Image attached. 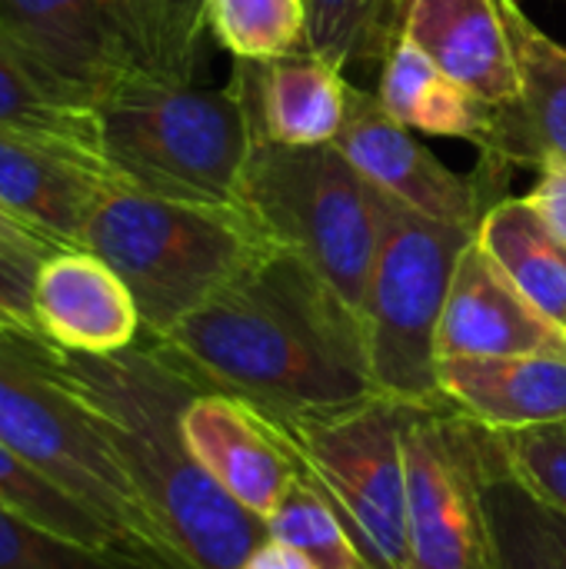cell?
I'll list each match as a JSON object with an SVG mask.
<instances>
[{
  "mask_svg": "<svg viewBox=\"0 0 566 569\" xmlns=\"http://www.w3.org/2000/svg\"><path fill=\"white\" fill-rule=\"evenodd\" d=\"M197 383L290 417L377 397L360 313L300 257L270 250L153 340Z\"/></svg>",
  "mask_w": 566,
  "mask_h": 569,
  "instance_id": "6da1fadb",
  "label": "cell"
},
{
  "mask_svg": "<svg viewBox=\"0 0 566 569\" xmlns=\"http://www.w3.org/2000/svg\"><path fill=\"white\" fill-rule=\"evenodd\" d=\"M60 373L97 410L120 463L147 503L163 540L187 569H240L270 527L240 507L190 453L183 410L207 390L167 350L133 343L87 357L57 350Z\"/></svg>",
  "mask_w": 566,
  "mask_h": 569,
  "instance_id": "7a4b0ae2",
  "label": "cell"
},
{
  "mask_svg": "<svg viewBox=\"0 0 566 569\" xmlns=\"http://www.w3.org/2000/svg\"><path fill=\"white\" fill-rule=\"evenodd\" d=\"M100 147L117 177L150 197L244 207L240 183L257 123L240 73L207 90L147 70L97 100Z\"/></svg>",
  "mask_w": 566,
  "mask_h": 569,
  "instance_id": "3957f363",
  "label": "cell"
},
{
  "mask_svg": "<svg viewBox=\"0 0 566 569\" xmlns=\"http://www.w3.org/2000/svg\"><path fill=\"white\" fill-rule=\"evenodd\" d=\"M0 443L107 523L140 563L187 569L140 500L97 410L60 373L43 337L0 330Z\"/></svg>",
  "mask_w": 566,
  "mask_h": 569,
  "instance_id": "277c9868",
  "label": "cell"
},
{
  "mask_svg": "<svg viewBox=\"0 0 566 569\" xmlns=\"http://www.w3.org/2000/svg\"><path fill=\"white\" fill-rule=\"evenodd\" d=\"M83 250L120 273L147 340H157L280 247L244 207L180 203L120 187L90 220Z\"/></svg>",
  "mask_w": 566,
  "mask_h": 569,
  "instance_id": "5b68a950",
  "label": "cell"
},
{
  "mask_svg": "<svg viewBox=\"0 0 566 569\" xmlns=\"http://www.w3.org/2000/svg\"><path fill=\"white\" fill-rule=\"evenodd\" d=\"M240 203L280 250L300 257L360 313L380 243V190L337 143L287 147L257 137Z\"/></svg>",
  "mask_w": 566,
  "mask_h": 569,
  "instance_id": "8992f818",
  "label": "cell"
},
{
  "mask_svg": "<svg viewBox=\"0 0 566 569\" xmlns=\"http://www.w3.org/2000/svg\"><path fill=\"white\" fill-rule=\"evenodd\" d=\"M474 237L380 190V243L360 320L374 383L384 397L414 407H450L437 380V333L457 263Z\"/></svg>",
  "mask_w": 566,
  "mask_h": 569,
  "instance_id": "52a82bcc",
  "label": "cell"
},
{
  "mask_svg": "<svg viewBox=\"0 0 566 569\" xmlns=\"http://www.w3.org/2000/svg\"><path fill=\"white\" fill-rule=\"evenodd\" d=\"M414 403L370 397L324 417L277 420L304 477L327 497L370 569H407V420Z\"/></svg>",
  "mask_w": 566,
  "mask_h": 569,
  "instance_id": "ba28073f",
  "label": "cell"
},
{
  "mask_svg": "<svg viewBox=\"0 0 566 569\" xmlns=\"http://www.w3.org/2000/svg\"><path fill=\"white\" fill-rule=\"evenodd\" d=\"M407 569H497L487 513L490 430L454 407L407 420Z\"/></svg>",
  "mask_w": 566,
  "mask_h": 569,
  "instance_id": "9c48e42d",
  "label": "cell"
},
{
  "mask_svg": "<svg viewBox=\"0 0 566 569\" xmlns=\"http://www.w3.org/2000/svg\"><path fill=\"white\" fill-rule=\"evenodd\" d=\"M334 143L374 187L404 207L470 233H477L487 210L507 197L514 173L494 160H480L470 173L450 170L410 127L384 110L377 90L364 87H350L347 120Z\"/></svg>",
  "mask_w": 566,
  "mask_h": 569,
  "instance_id": "30bf717a",
  "label": "cell"
},
{
  "mask_svg": "<svg viewBox=\"0 0 566 569\" xmlns=\"http://www.w3.org/2000/svg\"><path fill=\"white\" fill-rule=\"evenodd\" d=\"M180 427L197 463L264 523L304 473L280 423L240 397L200 390Z\"/></svg>",
  "mask_w": 566,
  "mask_h": 569,
  "instance_id": "8fae6325",
  "label": "cell"
},
{
  "mask_svg": "<svg viewBox=\"0 0 566 569\" xmlns=\"http://www.w3.org/2000/svg\"><path fill=\"white\" fill-rule=\"evenodd\" d=\"M120 187L97 150L0 130V203L60 247H83L90 220Z\"/></svg>",
  "mask_w": 566,
  "mask_h": 569,
  "instance_id": "7c38bea8",
  "label": "cell"
},
{
  "mask_svg": "<svg viewBox=\"0 0 566 569\" xmlns=\"http://www.w3.org/2000/svg\"><path fill=\"white\" fill-rule=\"evenodd\" d=\"M0 30L93 107L143 70L117 0H0Z\"/></svg>",
  "mask_w": 566,
  "mask_h": 569,
  "instance_id": "4fadbf2b",
  "label": "cell"
},
{
  "mask_svg": "<svg viewBox=\"0 0 566 569\" xmlns=\"http://www.w3.org/2000/svg\"><path fill=\"white\" fill-rule=\"evenodd\" d=\"M444 357H566V327L530 303L474 237L444 307L437 360Z\"/></svg>",
  "mask_w": 566,
  "mask_h": 569,
  "instance_id": "5bb4252c",
  "label": "cell"
},
{
  "mask_svg": "<svg viewBox=\"0 0 566 569\" xmlns=\"http://www.w3.org/2000/svg\"><path fill=\"white\" fill-rule=\"evenodd\" d=\"M33 320L57 350L87 357L120 353L143 333L130 287L83 247L57 250L37 267Z\"/></svg>",
  "mask_w": 566,
  "mask_h": 569,
  "instance_id": "9a60e30c",
  "label": "cell"
},
{
  "mask_svg": "<svg viewBox=\"0 0 566 569\" xmlns=\"http://www.w3.org/2000/svg\"><path fill=\"white\" fill-rule=\"evenodd\" d=\"M497 7L520 70V100L494 110L480 160L537 170L547 157L566 160V47L534 23L520 0H497Z\"/></svg>",
  "mask_w": 566,
  "mask_h": 569,
  "instance_id": "2e32d148",
  "label": "cell"
},
{
  "mask_svg": "<svg viewBox=\"0 0 566 569\" xmlns=\"http://www.w3.org/2000/svg\"><path fill=\"white\" fill-rule=\"evenodd\" d=\"M444 400L487 430L566 423V357H444Z\"/></svg>",
  "mask_w": 566,
  "mask_h": 569,
  "instance_id": "e0dca14e",
  "label": "cell"
},
{
  "mask_svg": "<svg viewBox=\"0 0 566 569\" xmlns=\"http://www.w3.org/2000/svg\"><path fill=\"white\" fill-rule=\"evenodd\" d=\"M250 100L257 133L287 147L334 143L350 107L344 67L320 53H294L270 63L234 60Z\"/></svg>",
  "mask_w": 566,
  "mask_h": 569,
  "instance_id": "ac0fdd59",
  "label": "cell"
},
{
  "mask_svg": "<svg viewBox=\"0 0 566 569\" xmlns=\"http://www.w3.org/2000/svg\"><path fill=\"white\" fill-rule=\"evenodd\" d=\"M404 33L484 103L520 100V70L497 0H414Z\"/></svg>",
  "mask_w": 566,
  "mask_h": 569,
  "instance_id": "d6986e66",
  "label": "cell"
},
{
  "mask_svg": "<svg viewBox=\"0 0 566 569\" xmlns=\"http://www.w3.org/2000/svg\"><path fill=\"white\" fill-rule=\"evenodd\" d=\"M377 97L384 110L410 130L450 140H470L477 150L494 133V110L474 90L444 73L414 37H400L380 63Z\"/></svg>",
  "mask_w": 566,
  "mask_h": 569,
  "instance_id": "ffe728a7",
  "label": "cell"
},
{
  "mask_svg": "<svg viewBox=\"0 0 566 569\" xmlns=\"http://www.w3.org/2000/svg\"><path fill=\"white\" fill-rule=\"evenodd\" d=\"M0 130L103 153L97 107L27 53L7 30H0Z\"/></svg>",
  "mask_w": 566,
  "mask_h": 569,
  "instance_id": "44dd1931",
  "label": "cell"
},
{
  "mask_svg": "<svg viewBox=\"0 0 566 569\" xmlns=\"http://www.w3.org/2000/svg\"><path fill=\"white\" fill-rule=\"evenodd\" d=\"M477 240L530 303L566 327V247L527 197H500L487 210Z\"/></svg>",
  "mask_w": 566,
  "mask_h": 569,
  "instance_id": "7402d4cb",
  "label": "cell"
},
{
  "mask_svg": "<svg viewBox=\"0 0 566 569\" xmlns=\"http://www.w3.org/2000/svg\"><path fill=\"white\" fill-rule=\"evenodd\" d=\"M307 50L347 67H380L407 30L414 0H307Z\"/></svg>",
  "mask_w": 566,
  "mask_h": 569,
  "instance_id": "603a6c76",
  "label": "cell"
},
{
  "mask_svg": "<svg viewBox=\"0 0 566 569\" xmlns=\"http://www.w3.org/2000/svg\"><path fill=\"white\" fill-rule=\"evenodd\" d=\"M0 507L33 527L57 533L63 540H73L80 547L133 557L107 523H100L87 507H80L53 480H47L40 470H33L7 443H0Z\"/></svg>",
  "mask_w": 566,
  "mask_h": 569,
  "instance_id": "cb8c5ba5",
  "label": "cell"
},
{
  "mask_svg": "<svg viewBox=\"0 0 566 569\" xmlns=\"http://www.w3.org/2000/svg\"><path fill=\"white\" fill-rule=\"evenodd\" d=\"M207 30L234 57L270 63L307 50V0H207Z\"/></svg>",
  "mask_w": 566,
  "mask_h": 569,
  "instance_id": "d4e9b609",
  "label": "cell"
},
{
  "mask_svg": "<svg viewBox=\"0 0 566 569\" xmlns=\"http://www.w3.org/2000/svg\"><path fill=\"white\" fill-rule=\"evenodd\" d=\"M117 10L147 73L193 83L207 0H117Z\"/></svg>",
  "mask_w": 566,
  "mask_h": 569,
  "instance_id": "484cf974",
  "label": "cell"
},
{
  "mask_svg": "<svg viewBox=\"0 0 566 569\" xmlns=\"http://www.w3.org/2000/svg\"><path fill=\"white\" fill-rule=\"evenodd\" d=\"M490 447L494 453L487 470V513L497 547V569H560L540 517V503L504 470L494 433Z\"/></svg>",
  "mask_w": 566,
  "mask_h": 569,
  "instance_id": "4316f807",
  "label": "cell"
},
{
  "mask_svg": "<svg viewBox=\"0 0 566 569\" xmlns=\"http://www.w3.org/2000/svg\"><path fill=\"white\" fill-rule=\"evenodd\" d=\"M267 527L274 540L294 547L314 569H370L337 510L304 473L267 520Z\"/></svg>",
  "mask_w": 566,
  "mask_h": 569,
  "instance_id": "83f0119b",
  "label": "cell"
},
{
  "mask_svg": "<svg viewBox=\"0 0 566 569\" xmlns=\"http://www.w3.org/2000/svg\"><path fill=\"white\" fill-rule=\"evenodd\" d=\"M504 470L550 513L566 517V423L490 430Z\"/></svg>",
  "mask_w": 566,
  "mask_h": 569,
  "instance_id": "f1b7e54d",
  "label": "cell"
},
{
  "mask_svg": "<svg viewBox=\"0 0 566 569\" xmlns=\"http://www.w3.org/2000/svg\"><path fill=\"white\" fill-rule=\"evenodd\" d=\"M0 569H150L127 553L90 550L0 507Z\"/></svg>",
  "mask_w": 566,
  "mask_h": 569,
  "instance_id": "f546056e",
  "label": "cell"
},
{
  "mask_svg": "<svg viewBox=\"0 0 566 569\" xmlns=\"http://www.w3.org/2000/svg\"><path fill=\"white\" fill-rule=\"evenodd\" d=\"M33 280H37V263L17 260L0 250V330L43 337L33 320Z\"/></svg>",
  "mask_w": 566,
  "mask_h": 569,
  "instance_id": "4dcf8cb0",
  "label": "cell"
},
{
  "mask_svg": "<svg viewBox=\"0 0 566 569\" xmlns=\"http://www.w3.org/2000/svg\"><path fill=\"white\" fill-rule=\"evenodd\" d=\"M527 203L540 213L550 233L566 247V160L547 157L537 167V180L527 193Z\"/></svg>",
  "mask_w": 566,
  "mask_h": 569,
  "instance_id": "1f68e13d",
  "label": "cell"
},
{
  "mask_svg": "<svg viewBox=\"0 0 566 569\" xmlns=\"http://www.w3.org/2000/svg\"><path fill=\"white\" fill-rule=\"evenodd\" d=\"M0 250L17 257V260H27V263L40 267L47 257H53L57 250H67V247H60L53 237H47L43 230H37L33 223L20 220L17 213H10L0 203Z\"/></svg>",
  "mask_w": 566,
  "mask_h": 569,
  "instance_id": "d6a6232c",
  "label": "cell"
},
{
  "mask_svg": "<svg viewBox=\"0 0 566 569\" xmlns=\"http://www.w3.org/2000/svg\"><path fill=\"white\" fill-rule=\"evenodd\" d=\"M240 569H314L294 547H287V543H280V540H274V537H267L247 560H244V567Z\"/></svg>",
  "mask_w": 566,
  "mask_h": 569,
  "instance_id": "836d02e7",
  "label": "cell"
},
{
  "mask_svg": "<svg viewBox=\"0 0 566 569\" xmlns=\"http://www.w3.org/2000/svg\"><path fill=\"white\" fill-rule=\"evenodd\" d=\"M540 517H544V527H547V533H550L557 563H560V569H566V517L550 513V510H544V507H540Z\"/></svg>",
  "mask_w": 566,
  "mask_h": 569,
  "instance_id": "e575fe53",
  "label": "cell"
}]
</instances>
